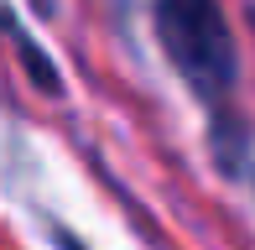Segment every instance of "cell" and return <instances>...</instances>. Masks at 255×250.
<instances>
[{
    "label": "cell",
    "mask_w": 255,
    "mask_h": 250,
    "mask_svg": "<svg viewBox=\"0 0 255 250\" xmlns=\"http://www.w3.org/2000/svg\"><path fill=\"white\" fill-rule=\"evenodd\" d=\"M156 42L167 63L182 73V84L203 105H224L235 89L240 58H235V31H229L219 0H151Z\"/></svg>",
    "instance_id": "1"
}]
</instances>
